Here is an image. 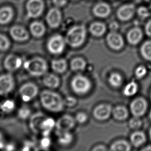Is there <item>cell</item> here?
Listing matches in <instances>:
<instances>
[{
  "mask_svg": "<svg viewBox=\"0 0 151 151\" xmlns=\"http://www.w3.org/2000/svg\"><path fill=\"white\" fill-rule=\"evenodd\" d=\"M40 100L43 108L51 112H60L65 106L61 96L52 90L42 91L40 94Z\"/></svg>",
  "mask_w": 151,
  "mask_h": 151,
  "instance_id": "1",
  "label": "cell"
},
{
  "mask_svg": "<svg viewBox=\"0 0 151 151\" xmlns=\"http://www.w3.org/2000/svg\"><path fill=\"white\" fill-rule=\"evenodd\" d=\"M87 29L84 24L72 27L66 34L65 41L68 45L73 48L80 47L84 44L87 37Z\"/></svg>",
  "mask_w": 151,
  "mask_h": 151,
  "instance_id": "2",
  "label": "cell"
},
{
  "mask_svg": "<svg viewBox=\"0 0 151 151\" xmlns=\"http://www.w3.org/2000/svg\"><path fill=\"white\" fill-rule=\"evenodd\" d=\"M25 69L31 76L39 77L45 75L48 70V65L45 59L40 57H34L23 63Z\"/></svg>",
  "mask_w": 151,
  "mask_h": 151,
  "instance_id": "3",
  "label": "cell"
},
{
  "mask_svg": "<svg viewBox=\"0 0 151 151\" xmlns=\"http://www.w3.org/2000/svg\"><path fill=\"white\" fill-rule=\"evenodd\" d=\"M72 90L76 94L83 95L87 93L92 87V83L86 76L78 74L72 78L71 82Z\"/></svg>",
  "mask_w": 151,
  "mask_h": 151,
  "instance_id": "4",
  "label": "cell"
},
{
  "mask_svg": "<svg viewBox=\"0 0 151 151\" xmlns=\"http://www.w3.org/2000/svg\"><path fill=\"white\" fill-rule=\"evenodd\" d=\"M66 41L65 38L59 34L53 35L49 39L47 44V49L54 55H59L65 49Z\"/></svg>",
  "mask_w": 151,
  "mask_h": 151,
  "instance_id": "5",
  "label": "cell"
},
{
  "mask_svg": "<svg viewBox=\"0 0 151 151\" xmlns=\"http://www.w3.org/2000/svg\"><path fill=\"white\" fill-rule=\"evenodd\" d=\"M45 8L43 0H28L26 4L27 16L29 18H39Z\"/></svg>",
  "mask_w": 151,
  "mask_h": 151,
  "instance_id": "6",
  "label": "cell"
},
{
  "mask_svg": "<svg viewBox=\"0 0 151 151\" xmlns=\"http://www.w3.org/2000/svg\"><path fill=\"white\" fill-rule=\"evenodd\" d=\"M19 92L23 101L28 102L37 96L39 89L36 84L29 82L23 84L19 89Z\"/></svg>",
  "mask_w": 151,
  "mask_h": 151,
  "instance_id": "7",
  "label": "cell"
},
{
  "mask_svg": "<svg viewBox=\"0 0 151 151\" xmlns=\"http://www.w3.org/2000/svg\"><path fill=\"white\" fill-rule=\"evenodd\" d=\"M147 107V101L143 97H138L132 101L129 108L133 116L141 117L145 114Z\"/></svg>",
  "mask_w": 151,
  "mask_h": 151,
  "instance_id": "8",
  "label": "cell"
},
{
  "mask_svg": "<svg viewBox=\"0 0 151 151\" xmlns=\"http://www.w3.org/2000/svg\"><path fill=\"white\" fill-rule=\"evenodd\" d=\"M63 19L62 13L59 8L54 7L47 12L45 20L47 25L52 29H57L60 25Z\"/></svg>",
  "mask_w": 151,
  "mask_h": 151,
  "instance_id": "9",
  "label": "cell"
},
{
  "mask_svg": "<svg viewBox=\"0 0 151 151\" xmlns=\"http://www.w3.org/2000/svg\"><path fill=\"white\" fill-rule=\"evenodd\" d=\"M106 42L110 49L119 51L124 45V41L122 36L116 31H110L106 36Z\"/></svg>",
  "mask_w": 151,
  "mask_h": 151,
  "instance_id": "10",
  "label": "cell"
},
{
  "mask_svg": "<svg viewBox=\"0 0 151 151\" xmlns=\"http://www.w3.org/2000/svg\"><path fill=\"white\" fill-rule=\"evenodd\" d=\"M15 86L13 76L10 73L0 76V96L9 94L14 90Z\"/></svg>",
  "mask_w": 151,
  "mask_h": 151,
  "instance_id": "11",
  "label": "cell"
},
{
  "mask_svg": "<svg viewBox=\"0 0 151 151\" xmlns=\"http://www.w3.org/2000/svg\"><path fill=\"white\" fill-rule=\"evenodd\" d=\"M136 13V7L133 4H126L120 6L116 12V17L119 20L126 22L130 20Z\"/></svg>",
  "mask_w": 151,
  "mask_h": 151,
  "instance_id": "12",
  "label": "cell"
},
{
  "mask_svg": "<svg viewBox=\"0 0 151 151\" xmlns=\"http://www.w3.org/2000/svg\"><path fill=\"white\" fill-rule=\"evenodd\" d=\"M76 119L69 114H65L60 117L56 122V131L65 132L73 129L76 125Z\"/></svg>",
  "mask_w": 151,
  "mask_h": 151,
  "instance_id": "13",
  "label": "cell"
},
{
  "mask_svg": "<svg viewBox=\"0 0 151 151\" xmlns=\"http://www.w3.org/2000/svg\"><path fill=\"white\" fill-rule=\"evenodd\" d=\"M10 36L14 41L24 42L29 39V32L24 27L19 25L12 26L9 30Z\"/></svg>",
  "mask_w": 151,
  "mask_h": 151,
  "instance_id": "14",
  "label": "cell"
},
{
  "mask_svg": "<svg viewBox=\"0 0 151 151\" xmlns=\"http://www.w3.org/2000/svg\"><path fill=\"white\" fill-rule=\"evenodd\" d=\"M112 107L110 105L102 104L95 107L93 111V116L96 120H106L112 114Z\"/></svg>",
  "mask_w": 151,
  "mask_h": 151,
  "instance_id": "15",
  "label": "cell"
},
{
  "mask_svg": "<svg viewBox=\"0 0 151 151\" xmlns=\"http://www.w3.org/2000/svg\"><path fill=\"white\" fill-rule=\"evenodd\" d=\"M22 64V60L20 57L14 54L7 55L4 59V68L9 72L16 71L21 67Z\"/></svg>",
  "mask_w": 151,
  "mask_h": 151,
  "instance_id": "16",
  "label": "cell"
},
{
  "mask_svg": "<svg viewBox=\"0 0 151 151\" xmlns=\"http://www.w3.org/2000/svg\"><path fill=\"white\" fill-rule=\"evenodd\" d=\"M111 8L109 4L105 2H100L94 5L92 12L95 16L99 18H106L110 15Z\"/></svg>",
  "mask_w": 151,
  "mask_h": 151,
  "instance_id": "17",
  "label": "cell"
},
{
  "mask_svg": "<svg viewBox=\"0 0 151 151\" xmlns=\"http://www.w3.org/2000/svg\"><path fill=\"white\" fill-rule=\"evenodd\" d=\"M46 116L43 113L37 112L30 116L29 126L31 131L35 134L41 132V125Z\"/></svg>",
  "mask_w": 151,
  "mask_h": 151,
  "instance_id": "18",
  "label": "cell"
},
{
  "mask_svg": "<svg viewBox=\"0 0 151 151\" xmlns=\"http://www.w3.org/2000/svg\"><path fill=\"white\" fill-rule=\"evenodd\" d=\"M143 37L142 29L139 27H135L131 29L127 34V41L131 45H137L140 42Z\"/></svg>",
  "mask_w": 151,
  "mask_h": 151,
  "instance_id": "19",
  "label": "cell"
},
{
  "mask_svg": "<svg viewBox=\"0 0 151 151\" xmlns=\"http://www.w3.org/2000/svg\"><path fill=\"white\" fill-rule=\"evenodd\" d=\"M14 16L13 8L9 6H4L0 8V24H7L12 21Z\"/></svg>",
  "mask_w": 151,
  "mask_h": 151,
  "instance_id": "20",
  "label": "cell"
},
{
  "mask_svg": "<svg viewBox=\"0 0 151 151\" xmlns=\"http://www.w3.org/2000/svg\"><path fill=\"white\" fill-rule=\"evenodd\" d=\"M29 31L34 37L40 38L45 34L46 29L43 23L38 21H35L29 25Z\"/></svg>",
  "mask_w": 151,
  "mask_h": 151,
  "instance_id": "21",
  "label": "cell"
},
{
  "mask_svg": "<svg viewBox=\"0 0 151 151\" xmlns=\"http://www.w3.org/2000/svg\"><path fill=\"white\" fill-rule=\"evenodd\" d=\"M107 31L106 24L102 22H94L89 27V31L90 34L95 37H101L105 34Z\"/></svg>",
  "mask_w": 151,
  "mask_h": 151,
  "instance_id": "22",
  "label": "cell"
},
{
  "mask_svg": "<svg viewBox=\"0 0 151 151\" xmlns=\"http://www.w3.org/2000/svg\"><path fill=\"white\" fill-rule=\"evenodd\" d=\"M43 83L50 89H56L60 85V79L56 75L53 73L45 74L43 76Z\"/></svg>",
  "mask_w": 151,
  "mask_h": 151,
  "instance_id": "23",
  "label": "cell"
},
{
  "mask_svg": "<svg viewBox=\"0 0 151 151\" xmlns=\"http://www.w3.org/2000/svg\"><path fill=\"white\" fill-rule=\"evenodd\" d=\"M130 141L132 145L135 147H139L145 144L147 141L145 134L142 131H135L131 134Z\"/></svg>",
  "mask_w": 151,
  "mask_h": 151,
  "instance_id": "24",
  "label": "cell"
},
{
  "mask_svg": "<svg viewBox=\"0 0 151 151\" xmlns=\"http://www.w3.org/2000/svg\"><path fill=\"white\" fill-rule=\"evenodd\" d=\"M56 125V121L52 118L45 117L41 125V132L43 137H48Z\"/></svg>",
  "mask_w": 151,
  "mask_h": 151,
  "instance_id": "25",
  "label": "cell"
},
{
  "mask_svg": "<svg viewBox=\"0 0 151 151\" xmlns=\"http://www.w3.org/2000/svg\"><path fill=\"white\" fill-rule=\"evenodd\" d=\"M57 141L59 145L63 146L69 145L73 140V136L70 131L58 132L56 131Z\"/></svg>",
  "mask_w": 151,
  "mask_h": 151,
  "instance_id": "26",
  "label": "cell"
},
{
  "mask_svg": "<svg viewBox=\"0 0 151 151\" xmlns=\"http://www.w3.org/2000/svg\"><path fill=\"white\" fill-rule=\"evenodd\" d=\"M112 114L116 120H124L129 116V110L126 107L119 105L112 109Z\"/></svg>",
  "mask_w": 151,
  "mask_h": 151,
  "instance_id": "27",
  "label": "cell"
},
{
  "mask_svg": "<svg viewBox=\"0 0 151 151\" xmlns=\"http://www.w3.org/2000/svg\"><path fill=\"white\" fill-rule=\"evenodd\" d=\"M51 65L53 71L57 73H63L67 69V62L63 58L53 59Z\"/></svg>",
  "mask_w": 151,
  "mask_h": 151,
  "instance_id": "28",
  "label": "cell"
},
{
  "mask_svg": "<svg viewBox=\"0 0 151 151\" xmlns=\"http://www.w3.org/2000/svg\"><path fill=\"white\" fill-rule=\"evenodd\" d=\"M131 148V144L124 140H119L115 141L110 147V150L112 151H129Z\"/></svg>",
  "mask_w": 151,
  "mask_h": 151,
  "instance_id": "29",
  "label": "cell"
},
{
  "mask_svg": "<svg viewBox=\"0 0 151 151\" xmlns=\"http://www.w3.org/2000/svg\"><path fill=\"white\" fill-rule=\"evenodd\" d=\"M87 63L82 57H76L70 63V67L73 71H81L86 69Z\"/></svg>",
  "mask_w": 151,
  "mask_h": 151,
  "instance_id": "30",
  "label": "cell"
},
{
  "mask_svg": "<svg viewBox=\"0 0 151 151\" xmlns=\"http://www.w3.org/2000/svg\"><path fill=\"white\" fill-rule=\"evenodd\" d=\"M108 83L114 88L120 87L123 83V78L118 72H112L108 78Z\"/></svg>",
  "mask_w": 151,
  "mask_h": 151,
  "instance_id": "31",
  "label": "cell"
},
{
  "mask_svg": "<svg viewBox=\"0 0 151 151\" xmlns=\"http://www.w3.org/2000/svg\"><path fill=\"white\" fill-rule=\"evenodd\" d=\"M138 90V85L135 82H129L125 86L123 93L127 96H132L136 94Z\"/></svg>",
  "mask_w": 151,
  "mask_h": 151,
  "instance_id": "32",
  "label": "cell"
},
{
  "mask_svg": "<svg viewBox=\"0 0 151 151\" xmlns=\"http://www.w3.org/2000/svg\"><path fill=\"white\" fill-rule=\"evenodd\" d=\"M140 53L144 59L147 61H151V40L145 41L142 45Z\"/></svg>",
  "mask_w": 151,
  "mask_h": 151,
  "instance_id": "33",
  "label": "cell"
},
{
  "mask_svg": "<svg viewBox=\"0 0 151 151\" xmlns=\"http://www.w3.org/2000/svg\"><path fill=\"white\" fill-rule=\"evenodd\" d=\"M15 106L16 105L14 101L7 100L1 104L0 108L3 112L9 113L14 110Z\"/></svg>",
  "mask_w": 151,
  "mask_h": 151,
  "instance_id": "34",
  "label": "cell"
},
{
  "mask_svg": "<svg viewBox=\"0 0 151 151\" xmlns=\"http://www.w3.org/2000/svg\"><path fill=\"white\" fill-rule=\"evenodd\" d=\"M10 41L6 35L0 33V51H7L10 47Z\"/></svg>",
  "mask_w": 151,
  "mask_h": 151,
  "instance_id": "35",
  "label": "cell"
},
{
  "mask_svg": "<svg viewBox=\"0 0 151 151\" xmlns=\"http://www.w3.org/2000/svg\"><path fill=\"white\" fill-rule=\"evenodd\" d=\"M129 124L131 129L137 130L141 127L142 124V121L140 117L134 116L129 121Z\"/></svg>",
  "mask_w": 151,
  "mask_h": 151,
  "instance_id": "36",
  "label": "cell"
},
{
  "mask_svg": "<svg viewBox=\"0 0 151 151\" xmlns=\"http://www.w3.org/2000/svg\"><path fill=\"white\" fill-rule=\"evenodd\" d=\"M31 110L27 106H23L20 108L18 112V116L22 120H25L31 116Z\"/></svg>",
  "mask_w": 151,
  "mask_h": 151,
  "instance_id": "37",
  "label": "cell"
},
{
  "mask_svg": "<svg viewBox=\"0 0 151 151\" xmlns=\"http://www.w3.org/2000/svg\"><path fill=\"white\" fill-rule=\"evenodd\" d=\"M147 73V69L144 65H139L135 70V74L136 77L140 79L145 76Z\"/></svg>",
  "mask_w": 151,
  "mask_h": 151,
  "instance_id": "38",
  "label": "cell"
},
{
  "mask_svg": "<svg viewBox=\"0 0 151 151\" xmlns=\"http://www.w3.org/2000/svg\"><path fill=\"white\" fill-rule=\"evenodd\" d=\"M76 122L79 123L80 124H83L86 122L88 120V116L86 114L83 112L78 113L76 116Z\"/></svg>",
  "mask_w": 151,
  "mask_h": 151,
  "instance_id": "39",
  "label": "cell"
},
{
  "mask_svg": "<svg viewBox=\"0 0 151 151\" xmlns=\"http://www.w3.org/2000/svg\"><path fill=\"white\" fill-rule=\"evenodd\" d=\"M63 101L65 106L68 107H73L77 103V100L73 96H67L65 99H63Z\"/></svg>",
  "mask_w": 151,
  "mask_h": 151,
  "instance_id": "40",
  "label": "cell"
},
{
  "mask_svg": "<svg viewBox=\"0 0 151 151\" xmlns=\"http://www.w3.org/2000/svg\"><path fill=\"white\" fill-rule=\"evenodd\" d=\"M40 147L44 150H47L50 147L51 145V139H50L48 137H43V138L41 139L40 142Z\"/></svg>",
  "mask_w": 151,
  "mask_h": 151,
  "instance_id": "41",
  "label": "cell"
},
{
  "mask_svg": "<svg viewBox=\"0 0 151 151\" xmlns=\"http://www.w3.org/2000/svg\"><path fill=\"white\" fill-rule=\"evenodd\" d=\"M53 3L55 5V7L60 8L63 7L67 4L68 0H52Z\"/></svg>",
  "mask_w": 151,
  "mask_h": 151,
  "instance_id": "42",
  "label": "cell"
},
{
  "mask_svg": "<svg viewBox=\"0 0 151 151\" xmlns=\"http://www.w3.org/2000/svg\"><path fill=\"white\" fill-rule=\"evenodd\" d=\"M145 33L148 37L151 38V19L148 21L145 24Z\"/></svg>",
  "mask_w": 151,
  "mask_h": 151,
  "instance_id": "43",
  "label": "cell"
},
{
  "mask_svg": "<svg viewBox=\"0 0 151 151\" xmlns=\"http://www.w3.org/2000/svg\"><path fill=\"white\" fill-rule=\"evenodd\" d=\"M93 151H107L108 149L106 147V146L104 145H96V147H94L92 150Z\"/></svg>",
  "mask_w": 151,
  "mask_h": 151,
  "instance_id": "44",
  "label": "cell"
},
{
  "mask_svg": "<svg viewBox=\"0 0 151 151\" xmlns=\"http://www.w3.org/2000/svg\"><path fill=\"white\" fill-rule=\"evenodd\" d=\"M118 24L116 22H111L109 25V29L110 31H116L118 29Z\"/></svg>",
  "mask_w": 151,
  "mask_h": 151,
  "instance_id": "45",
  "label": "cell"
},
{
  "mask_svg": "<svg viewBox=\"0 0 151 151\" xmlns=\"http://www.w3.org/2000/svg\"><path fill=\"white\" fill-rule=\"evenodd\" d=\"M138 12H139V14L142 16H146L147 14V10H146L145 8H140L139 9Z\"/></svg>",
  "mask_w": 151,
  "mask_h": 151,
  "instance_id": "46",
  "label": "cell"
},
{
  "mask_svg": "<svg viewBox=\"0 0 151 151\" xmlns=\"http://www.w3.org/2000/svg\"><path fill=\"white\" fill-rule=\"evenodd\" d=\"M4 143L3 142V138H2V135L0 134V148H2L4 147Z\"/></svg>",
  "mask_w": 151,
  "mask_h": 151,
  "instance_id": "47",
  "label": "cell"
},
{
  "mask_svg": "<svg viewBox=\"0 0 151 151\" xmlns=\"http://www.w3.org/2000/svg\"><path fill=\"white\" fill-rule=\"evenodd\" d=\"M6 147L7 150H14V147L12 145H9Z\"/></svg>",
  "mask_w": 151,
  "mask_h": 151,
  "instance_id": "48",
  "label": "cell"
},
{
  "mask_svg": "<svg viewBox=\"0 0 151 151\" xmlns=\"http://www.w3.org/2000/svg\"><path fill=\"white\" fill-rule=\"evenodd\" d=\"M144 151H151V146H147V147L142 149Z\"/></svg>",
  "mask_w": 151,
  "mask_h": 151,
  "instance_id": "49",
  "label": "cell"
},
{
  "mask_svg": "<svg viewBox=\"0 0 151 151\" xmlns=\"http://www.w3.org/2000/svg\"><path fill=\"white\" fill-rule=\"evenodd\" d=\"M149 137L151 140V128L149 130Z\"/></svg>",
  "mask_w": 151,
  "mask_h": 151,
  "instance_id": "50",
  "label": "cell"
},
{
  "mask_svg": "<svg viewBox=\"0 0 151 151\" xmlns=\"http://www.w3.org/2000/svg\"><path fill=\"white\" fill-rule=\"evenodd\" d=\"M149 117L150 119L151 120V110L150 111V114H149Z\"/></svg>",
  "mask_w": 151,
  "mask_h": 151,
  "instance_id": "51",
  "label": "cell"
},
{
  "mask_svg": "<svg viewBox=\"0 0 151 151\" xmlns=\"http://www.w3.org/2000/svg\"><path fill=\"white\" fill-rule=\"evenodd\" d=\"M150 97H151V93H150Z\"/></svg>",
  "mask_w": 151,
  "mask_h": 151,
  "instance_id": "52",
  "label": "cell"
},
{
  "mask_svg": "<svg viewBox=\"0 0 151 151\" xmlns=\"http://www.w3.org/2000/svg\"><path fill=\"white\" fill-rule=\"evenodd\" d=\"M72 1H77V0H72Z\"/></svg>",
  "mask_w": 151,
  "mask_h": 151,
  "instance_id": "53",
  "label": "cell"
}]
</instances>
